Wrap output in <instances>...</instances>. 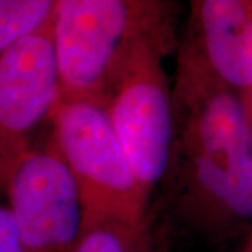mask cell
<instances>
[{
  "mask_svg": "<svg viewBox=\"0 0 252 252\" xmlns=\"http://www.w3.org/2000/svg\"><path fill=\"white\" fill-rule=\"evenodd\" d=\"M165 180L177 215L223 237L252 224V124L243 93L177 46Z\"/></svg>",
  "mask_w": 252,
  "mask_h": 252,
  "instance_id": "obj_1",
  "label": "cell"
},
{
  "mask_svg": "<svg viewBox=\"0 0 252 252\" xmlns=\"http://www.w3.org/2000/svg\"><path fill=\"white\" fill-rule=\"evenodd\" d=\"M175 21L174 0H56L61 98L105 99L119 63L137 42L177 49Z\"/></svg>",
  "mask_w": 252,
  "mask_h": 252,
  "instance_id": "obj_2",
  "label": "cell"
},
{
  "mask_svg": "<svg viewBox=\"0 0 252 252\" xmlns=\"http://www.w3.org/2000/svg\"><path fill=\"white\" fill-rule=\"evenodd\" d=\"M51 142L79 188L84 223L149 227V199L111 124L105 99L61 98L49 119Z\"/></svg>",
  "mask_w": 252,
  "mask_h": 252,
  "instance_id": "obj_3",
  "label": "cell"
},
{
  "mask_svg": "<svg viewBox=\"0 0 252 252\" xmlns=\"http://www.w3.org/2000/svg\"><path fill=\"white\" fill-rule=\"evenodd\" d=\"M175 52L156 41L137 42L119 63L105 105L136 180L150 199L167 177L172 135V84L164 69Z\"/></svg>",
  "mask_w": 252,
  "mask_h": 252,
  "instance_id": "obj_4",
  "label": "cell"
},
{
  "mask_svg": "<svg viewBox=\"0 0 252 252\" xmlns=\"http://www.w3.org/2000/svg\"><path fill=\"white\" fill-rule=\"evenodd\" d=\"M61 93L51 18L0 52V195L14 165L32 147L38 126L51 119Z\"/></svg>",
  "mask_w": 252,
  "mask_h": 252,
  "instance_id": "obj_5",
  "label": "cell"
},
{
  "mask_svg": "<svg viewBox=\"0 0 252 252\" xmlns=\"http://www.w3.org/2000/svg\"><path fill=\"white\" fill-rule=\"evenodd\" d=\"M4 198L24 252H72L84 223L79 188L54 143L14 165Z\"/></svg>",
  "mask_w": 252,
  "mask_h": 252,
  "instance_id": "obj_6",
  "label": "cell"
},
{
  "mask_svg": "<svg viewBox=\"0 0 252 252\" xmlns=\"http://www.w3.org/2000/svg\"><path fill=\"white\" fill-rule=\"evenodd\" d=\"M217 79L252 90V0H189L188 23L178 45Z\"/></svg>",
  "mask_w": 252,
  "mask_h": 252,
  "instance_id": "obj_7",
  "label": "cell"
},
{
  "mask_svg": "<svg viewBox=\"0 0 252 252\" xmlns=\"http://www.w3.org/2000/svg\"><path fill=\"white\" fill-rule=\"evenodd\" d=\"M149 227L139 228L119 221L83 224L72 252H153Z\"/></svg>",
  "mask_w": 252,
  "mask_h": 252,
  "instance_id": "obj_8",
  "label": "cell"
},
{
  "mask_svg": "<svg viewBox=\"0 0 252 252\" xmlns=\"http://www.w3.org/2000/svg\"><path fill=\"white\" fill-rule=\"evenodd\" d=\"M56 0H0V52L52 18Z\"/></svg>",
  "mask_w": 252,
  "mask_h": 252,
  "instance_id": "obj_9",
  "label": "cell"
},
{
  "mask_svg": "<svg viewBox=\"0 0 252 252\" xmlns=\"http://www.w3.org/2000/svg\"><path fill=\"white\" fill-rule=\"evenodd\" d=\"M0 252H24L7 202L0 200Z\"/></svg>",
  "mask_w": 252,
  "mask_h": 252,
  "instance_id": "obj_10",
  "label": "cell"
},
{
  "mask_svg": "<svg viewBox=\"0 0 252 252\" xmlns=\"http://www.w3.org/2000/svg\"><path fill=\"white\" fill-rule=\"evenodd\" d=\"M233 252H252V231L245 238V241Z\"/></svg>",
  "mask_w": 252,
  "mask_h": 252,
  "instance_id": "obj_11",
  "label": "cell"
},
{
  "mask_svg": "<svg viewBox=\"0 0 252 252\" xmlns=\"http://www.w3.org/2000/svg\"><path fill=\"white\" fill-rule=\"evenodd\" d=\"M153 252H170V250H168L167 244L164 243L162 240L161 241H157V243H156V240H154Z\"/></svg>",
  "mask_w": 252,
  "mask_h": 252,
  "instance_id": "obj_12",
  "label": "cell"
},
{
  "mask_svg": "<svg viewBox=\"0 0 252 252\" xmlns=\"http://www.w3.org/2000/svg\"><path fill=\"white\" fill-rule=\"evenodd\" d=\"M245 97V101H247V107H248V112H250V118H251V124H252V90L247 94H244Z\"/></svg>",
  "mask_w": 252,
  "mask_h": 252,
  "instance_id": "obj_13",
  "label": "cell"
}]
</instances>
